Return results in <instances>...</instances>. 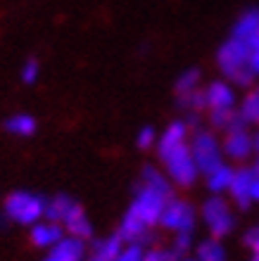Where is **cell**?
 <instances>
[{"instance_id":"23","label":"cell","mask_w":259,"mask_h":261,"mask_svg":"<svg viewBox=\"0 0 259 261\" xmlns=\"http://www.w3.org/2000/svg\"><path fill=\"white\" fill-rule=\"evenodd\" d=\"M240 117L245 119V124H259V90L247 93L245 100L240 102Z\"/></svg>"},{"instance_id":"36","label":"cell","mask_w":259,"mask_h":261,"mask_svg":"<svg viewBox=\"0 0 259 261\" xmlns=\"http://www.w3.org/2000/svg\"><path fill=\"white\" fill-rule=\"evenodd\" d=\"M254 150L259 152V133H257V136H254Z\"/></svg>"},{"instance_id":"12","label":"cell","mask_w":259,"mask_h":261,"mask_svg":"<svg viewBox=\"0 0 259 261\" xmlns=\"http://www.w3.org/2000/svg\"><path fill=\"white\" fill-rule=\"evenodd\" d=\"M252 180H254V171L252 169H236L233 183L228 188V195L240 209H247L252 204Z\"/></svg>"},{"instance_id":"38","label":"cell","mask_w":259,"mask_h":261,"mask_svg":"<svg viewBox=\"0 0 259 261\" xmlns=\"http://www.w3.org/2000/svg\"><path fill=\"white\" fill-rule=\"evenodd\" d=\"M250 261H259V254H254V256H252V259H250Z\"/></svg>"},{"instance_id":"30","label":"cell","mask_w":259,"mask_h":261,"mask_svg":"<svg viewBox=\"0 0 259 261\" xmlns=\"http://www.w3.org/2000/svg\"><path fill=\"white\" fill-rule=\"evenodd\" d=\"M171 249L183 259V256L193 249V233H176V240H174V247Z\"/></svg>"},{"instance_id":"31","label":"cell","mask_w":259,"mask_h":261,"mask_svg":"<svg viewBox=\"0 0 259 261\" xmlns=\"http://www.w3.org/2000/svg\"><path fill=\"white\" fill-rule=\"evenodd\" d=\"M245 245L252 249L254 254H259V226L250 228V230L245 233Z\"/></svg>"},{"instance_id":"15","label":"cell","mask_w":259,"mask_h":261,"mask_svg":"<svg viewBox=\"0 0 259 261\" xmlns=\"http://www.w3.org/2000/svg\"><path fill=\"white\" fill-rule=\"evenodd\" d=\"M76 206H79V202H76L74 197H69V195L60 193V195H55V197L48 199L45 219H48V221H55V223H64V221H67V216L74 212Z\"/></svg>"},{"instance_id":"29","label":"cell","mask_w":259,"mask_h":261,"mask_svg":"<svg viewBox=\"0 0 259 261\" xmlns=\"http://www.w3.org/2000/svg\"><path fill=\"white\" fill-rule=\"evenodd\" d=\"M136 145L140 150H150L152 145H157V130L152 126H145V128L138 130V138H136Z\"/></svg>"},{"instance_id":"6","label":"cell","mask_w":259,"mask_h":261,"mask_svg":"<svg viewBox=\"0 0 259 261\" xmlns=\"http://www.w3.org/2000/svg\"><path fill=\"white\" fill-rule=\"evenodd\" d=\"M191 150L195 157L200 173H209L211 169H217L219 164H224V147L217 140V136L211 130L200 128L191 140Z\"/></svg>"},{"instance_id":"5","label":"cell","mask_w":259,"mask_h":261,"mask_svg":"<svg viewBox=\"0 0 259 261\" xmlns=\"http://www.w3.org/2000/svg\"><path fill=\"white\" fill-rule=\"evenodd\" d=\"M202 219L209 228L211 238H217V240H221V238H226V235H231L236 230V216H233L231 206L221 195H211L202 204Z\"/></svg>"},{"instance_id":"3","label":"cell","mask_w":259,"mask_h":261,"mask_svg":"<svg viewBox=\"0 0 259 261\" xmlns=\"http://www.w3.org/2000/svg\"><path fill=\"white\" fill-rule=\"evenodd\" d=\"M45 209H48V199L31 190H14L5 197L3 212L10 221L21 223V226H34L38 221L45 219Z\"/></svg>"},{"instance_id":"24","label":"cell","mask_w":259,"mask_h":261,"mask_svg":"<svg viewBox=\"0 0 259 261\" xmlns=\"http://www.w3.org/2000/svg\"><path fill=\"white\" fill-rule=\"evenodd\" d=\"M200 88V71L198 69H185L183 74L176 79V93L178 97L181 95H188V93H193V90Z\"/></svg>"},{"instance_id":"20","label":"cell","mask_w":259,"mask_h":261,"mask_svg":"<svg viewBox=\"0 0 259 261\" xmlns=\"http://www.w3.org/2000/svg\"><path fill=\"white\" fill-rule=\"evenodd\" d=\"M124 245H126V242H124V238L119 233L107 235V238H103V240H98L96 245H93V254L103 256V259H107V261H114L116 256L122 254Z\"/></svg>"},{"instance_id":"27","label":"cell","mask_w":259,"mask_h":261,"mask_svg":"<svg viewBox=\"0 0 259 261\" xmlns=\"http://www.w3.org/2000/svg\"><path fill=\"white\" fill-rule=\"evenodd\" d=\"M143 261H181V256H178L174 249L152 247V249H145V259Z\"/></svg>"},{"instance_id":"34","label":"cell","mask_w":259,"mask_h":261,"mask_svg":"<svg viewBox=\"0 0 259 261\" xmlns=\"http://www.w3.org/2000/svg\"><path fill=\"white\" fill-rule=\"evenodd\" d=\"M250 169L254 171V176H259V152H257V157H254V164L250 166Z\"/></svg>"},{"instance_id":"4","label":"cell","mask_w":259,"mask_h":261,"mask_svg":"<svg viewBox=\"0 0 259 261\" xmlns=\"http://www.w3.org/2000/svg\"><path fill=\"white\" fill-rule=\"evenodd\" d=\"M159 159H162L164 171H167L171 183H176V186H181V188H191L193 183L198 180L200 169H198V164H195V157H193V150L188 143L174 147V150L167 152V154Z\"/></svg>"},{"instance_id":"22","label":"cell","mask_w":259,"mask_h":261,"mask_svg":"<svg viewBox=\"0 0 259 261\" xmlns=\"http://www.w3.org/2000/svg\"><path fill=\"white\" fill-rule=\"evenodd\" d=\"M140 183H145V186L150 188H157V190H162V193L171 195V180L167 173H162L159 169H155V166H145L143 169V180Z\"/></svg>"},{"instance_id":"25","label":"cell","mask_w":259,"mask_h":261,"mask_svg":"<svg viewBox=\"0 0 259 261\" xmlns=\"http://www.w3.org/2000/svg\"><path fill=\"white\" fill-rule=\"evenodd\" d=\"M178 100H181V105H183L191 114H198V112L207 110V95H205V90H200V88L188 93V95H181Z\"/></svg>"},{"instance_id":"33","label":"cell","mask_w":259,"mask_h":261,"mask_svg":"<svg viewBox=\"0 0 259 261\" xmlns=\"http://www.w3.org/2000/svg\"><path fill=\"white\" fill-rule=\"evenodd\" d=\"M252 202H259V176H254L252 180Z\"/></svg>"},{"instance_id":"7","label":"cell","mask_w":259,"mask_h":261,"mask_svg":"<svg viewBox=\"0 0 259 261\" xmlns=\"http://www.w3.org/2000/svg\"><path fill=\"white\" fill-rule=\"evenodd\" d=\"M195 221H198L195 209L188 202L171 197L167 202V206H164L159 226H164L167 230H174V233H193L195 230Z\"/></svg>"},{"instance_id":"26","label":"cell","mask_w":259,"mask_h":261,"mask_svg":"<svg viewBox=\"0 0 259 261\" xmlns=\"http://www.w3.org/2000/svg\"><path fill=\"white\" fill-rule=\"evenodd\" d=\"M145 259V249L143 245H136V242H126L122 249V254L116 256L114 261H143Z\"/></svg>"},{"instance_id":"11","label":"cell","mask_w":259,"mask_h":261,"mask_svg":"<svg viewBox=\"0 0 259 261\" xmlns=\"http://www.w3.org/2000/svg\"><path fill=\"white\" fill-rule=\"evenodd\" d=\"M62 238H64V226L62 223L43 219L31 226V245H36V247H41V249L55 247Z\"/></svg>"},{"instance_id":"35","label":"cell","mask_w":259,"mask_h":261,"mask_svg":"<svg viewBox=\"0 0 259 261\" xmlns=\"http://www.w3.org/2000/svg\"><path fill=\"white\" fill-rule=\"evenodd\" d=\"M88 261H107V259H103V256H98V254H90Z\"/></svg>"},{"instance_id":"10","label":"cell","mask_w":259,"mask_h":261,"mask_svg":"<svg viewBox=\"0 0 259 261\" xmlns=\"http://www.w3.org/2000/svg\"><path fill=\"white\" fill-rule=\"evenodd\" d=\"M209 110H236V88L231 81H211L205 88Z\"/></svg>"},{"instance_id":"8","label":"cell","mask_w":259,"mask_h":261,"mask_svg":"<svg viewBox=\"0 0 259 261\" xmlns=\"http://www.w3.org/2000/svg\"><path fill=\"white\" fill-rule=\"evenodd\" d=\"M221 147H224V154L228 159H233V162H245L254 152V136H250L247 128L228 130Z\"/></svg>"},{"instance_id":"16","label":"cell","mask_w":259,"mask_h":261,"mask_svg":"<svg viewBox=\"0 0 259 261\" xmlns=\"http://www.w3.org/2000/svg\"><path fill=\"white\" fill-rule=\"evenodd\" d=\"M62 226H64L67 235H72V238H79V240H88L90 235H93V226H90L88 216L83 214V206L81 204H79L74 212L69 214L67 221H64Z\"/></svg>"},{"instance_id":"32","label":"cell","mask_w":259,"mask_h":261,"mask_svg":"<svg viewBox=\"0 0 259 261\" xmlns=\"http://www.w3.org/2000/svg\"><path fill=\"white\" fill-rule=\"evenodd\" d=\"M250 69L254 71V76H259V43L250 45Z\"/></svg>"},{"instance_id":"28","label":"cell","mask_w":259,"mask_h":261,"mask_svg":"<svg viewBox=\"0 0 259 261\" xmlns=\"http://www.w3.org/2000/svg\"><path fill=\"white\" fill-rule=\"evenodd\" d=\"M38 74H41V64H38V60H36V57H29L27 62H24V67H21V81L31 86V83L38 81Z\"/></svg>"},{"instance_id":"13","label":"cell","mask_w":259,"mask_h":261,"mask_svg":"<svg viewBox=\"0 0 259 261\" xmlns=\"http://www.w3.org/2000/svg\"><path fill=\"white\" fill-rule=\"evenodd\" d=\"M231 36L243 43H247V45L259 43V7H252V10H247V12L240 14Z\"/></svg>"},{"instance_id":"37","label":"cell","mask_w":259,"mask_h":261,"mask_svg":"<svg viewBox=\"0 0 259 261\" xmlns=\"http://www.w3.org/2000/svg\"><path fill=\"white\" fill-rule=\"evenodd\" d=\"M181 261H198V259H191V256H183V259Z\"/></svg>"},{"instance_id":"17","label":"cell","mask_w":259,"mask_h":261,"mask_svg":"<svg viewBox=\"0 0 259 261\" xmlns=\"http://www.w3.org/2000/svg\"><path fill=\"white\" fill-rule=\"evenodd\" d=\"M233 176H236V169L226 164H219L217 169H211L209 173H205L207 178V188H209L211 195H221V193H228V188L233 183Z\"/></svg>"},{"instance_id":"9","label":"cell","mask_w":259,"mask_h":261,"mask_svg":"<svg viewBox=\"0 0 259 261\" xmlns=\"http://www.w3.org/2000/svg\"><path fill=\"white\" fill-rule=\"evenodd\" d=\"M43 261H86V240L64 235L55 247L48 249Z\"/></svg>"},{"instance_id":"14","label":"cell","mask_w":259,"mask_h":261,"mask_svg":"<svg viewBox=\"0 0 259 261\" xmlns=\"http://www.w3.org/2000/svg\"><path fill=\"white\" fill-rule=\"evenodd\" d=\"M183 143H188V121H171L162 136L157 138V152H159V157H164L167 152Z\"/></svg>"},{"instance_id":"19","label":"cell","mask_w":259,"mask_h":261,"mask_svg":"<svg viewBox=\"0 0 259 261\" xmlns=\"http://www.w3.org/2000/svg\"><path fill=\"white\" fill-rule=\"evenodd\" d=\"M36 126L38 124L31 114H12L10 119H5V130L19 138H31L36 133Z\"/></svg>"},{"instance_id":"2","label":"cell","mask_w":259,"mask_h":261,"mask_svg":"<svg viewBox=\"0 0 259 261\" xmlns=\"http://www.w3.org/2000/svg\"><path fill=\"white\" fill-rule=\"evenodd\" d=\"M217 62L221 67V74L233 83V86H240V88H247L252 86V81L257 79L254 71L250 69V45L238 38H228V41L219 48Z\"/></svg>"},{"instance_id":"1","label":"cell","mask_w":259,"mask_h":261,"mask_svg":"<svg viewBox=\"0 0 259 261\" xmlns=\"http://www.w3.org/2000/svg\"><path fill=\"white\" fill-rule=\"evenodd\" d=\"M174 195H167L157 188H150L140 183L136 190V197L131 202L129 212L124 214L122 226H119V235L124 242H136V245H145L150 240V228L159 223L162 212L167 202Z\"/></svg>"},{"instance_id":"21","label":"cell","mask_w":259,"mask_h":261,"mask_svg":"<svg viewBox=\"0 0 259 261\" xmlns=\"http://www.w3.org/2000/svg\"><path fill=\"white\" fill-rule=\"evenodd\" d=\"M195 259L198 261H226V249H224V245H221V240H217V238L202 240L198 245Z\"/></svg>"},{"instance_id":"18","label":"cell","mask_w":259,"mask_h":261,"mask_svg":"<svg viewBox=\"0 0 259 261\" xmlns=\"http://www.w3.org/2000/svg\"><path fill=\"white\" fill-rule=\"evenodd\" d=\"M209 124L217 130H238V128H247L245 119L240 117L238 110H211L209 112Z\"/></svg>"}]
</instances>
